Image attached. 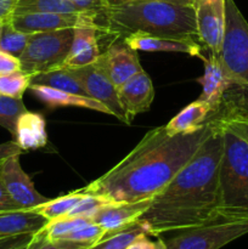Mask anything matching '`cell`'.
Instances as JSON below:
<instances>
[{"instance_id":"obj_5","label":"cell","mask_w":248,"mask_h":249,"mask_svg":"<svg viewBox=\"0 0 248 249\" xmlns=\"http://www.w3.org/2000/svg\"><path fill=\"white\" fill-rule=\"evenodd\" d=\"M72 41L73 28L31 34L18 57L21 71L34 75L61 68L70 55Z\"/></svg>"},{"instance_id":"obj_1","label":"cell","mask_w":248,"mask_h":249,"mask_svg":"<svg viewBox=\"0 0 248 249\" xmlns=\"http://www.w3.org/2000/svg\"><path fill=\"white\" fill-rule=\"evenodd\" d=\"M213 128L207 121L203 128L190 134L170 135L165 126L152 129L121 162L85 189L112 202L151 199L196 155Z\"/></svg>"},{"instance_id":"obj_18","label":"cell","mask_w":248,"mask_h":249,"mask_svg":"<svg viewBox=\"0 0 248 249\" xmlns=\"http://www.w3.org/2000/svg\"><path fill=\"white\" fill-rule=\"evenodd\" d=\"M150 204L151 199L139 202H114L100 209L91 216V221L104 228L106 232H113L136 223Z\"/></svg>"},{"instance_id":"obj_27","label":"cell","mask_w":248,"mask_h":249,"mask_svg":"<svg viewBox=\"0 0 248 249\" xmlns=\"http://www.w3.org/2000/svg\"><path fill=\"white\" fill-rule=\"evenodd\" d=\"M89 223H91V219L84 216H62L55 220H50L40 231L49 240H61L68 233L88 225Z\"/></svg>"},{"instance_id":"obj_15","label":"cell","mask_w":248,"mask_h":249,"mask_svg":"<svg viewBox=\"0 0 248 249\" xmlns=\"http://www.w3.org/2000/svg\"><path fill=\"white\" fill-rule=\"evenodd\" d=\"M202 61L204 62V73L197 79L202 85L199 99L211 105L214 113L221 104L225 92L232 87H236V84L224 67L219 55L209 53L208 57L203 56Z\"/></svg>"},{"instance_id":"obj_19","label":"cell","mask_w":248,"mask_h":249,"mask_svg":"<svg viewBox=\"0 0 248 249\" xmlns=\"http://www.w3.org/2000/svg\"><path fill=\"white\" fill-rule=\"evenodd\" d=\"M12 138L23 152L45 147L48 145V131L43 114L26 109L17 119Z\"/></svg>"},{"instance_id":"obj_3","label":"cell","mask_w":248,"mask_h":249,"mask_svg":"<svg viewBox=\"0 0 248 249\" xmlns=\"http://www.w3.org/2000/svg\"><path fill=\"white\" fill-rule=\"evenodd\" d=\"M100 33L113 39L133 33L158 36L197 39L196 19L192 5L155 0H136L109 4L97 15Z\"/></svg>"},{"instance_id":"obj_13","label":"cell","mask_w":248,"mask_h":249,"mask_svg":"<svg viewBox=\"0 0 248 249\" xmlns=\"http://www.w3.org/2000/svg\"><path fill=\"white\" fill-rule=\"evenodd\" d=\"M209 118L230 128L248 142V88L236 85L229 89Z\"/></svg>"},{"instance_id":"obj_32","label":"cell","mask_w":248,"mask_h":249,"mask_svg":"<svg viewBox=\"0 0 248 249\" xmlns=\"http://www.w3.org/2000/svg\"><path fill=\"white\" fill-rule=\"evenodd\" d=\"M91 246L67 240H49L41 231L34 233L24 249H89Z\"/></svg>"},{"instance_id":"obj_30","label":"cell","mask_w":248,"mask_h":249,"mask_svg":"<svg viewBox=\"0 0 248 249\" xmlns=\"http://www.w3.org/2000/svg\"><path fill=\"white\" fill-rule=\"evenodd\" d=\"M26 109L22 99H12L0 95V126L14 136L17 119Z\"/></svg>"},{"instance_id":"obj_12","label":"cell","mask_w":248,"mask_h":249,"mask_svg":"<svg viewBox=\"0 0 248 249\" xmlns=\"http://www.w3.org/2000/svg\"><path fill=\"white\" fill-rule=\"evenodd\" d=\"M97 66L106 73L116 88L128 82L131 77L143 71L138 51L125 43L111 44L96 61Z\"/></svg>"},{"instance_id":"obj_41","label":"cell","mask_w":248,"mask_h":249,"mask_svg":"<svg viewBox=\"0 0 248 249\" xmlns=\"http://www.w3.org/2000/svg\"><path fill=\"white\" fill-rule=\"evenodd\" d=\"M125 1H136V0H108L109 4H119V2ZM155 1H167L173 2V4H180V5H194L195 0H155Z\"/></svg>"},{"instance_id":"obj_28","label":"cell","mask_w":248,"mask_h":249,"mask_svg":"<svg viewBox=\"0 0 248 249\" xmlns=\"http://www.w3.org/2000/svg\"><path fill=\"white\" fill-rule=\"evenodd\" d=\"M31 87V75L23 71L0 75V95L12 99H22L27 89Z\"/></svg>"},{"instance_id":"obj_9","label":"cell","mask_w":248,"mask_h":249,"mask_svg":"<svg viewBox=\"0 0 248 249\" xmlns=\"http://www.w3.org/2000/svg\"><path fill=\"white\" fill-rule=\"evenodd\" d=\"M96 12H83L79 22L73 27L71 53L61 68H78L92 65L101 55L97 36L101 27L97 23Z\"/></svg>"},{"instance_id":"obj_2","label":"cell","mask_w":248,"mask_h":249,"mask_svg":"<svg viewBox=\"0 0 248 249\" xmlns=\"http://www.w3.org/2000/svg\"><path fill=\"white\" fill-rule=\"evenodd\" d=\"M213 131L196 155L155 197L139 218L150 236L203 225L219 218V168L224 150L223 130Z\"/></svg>"},{"instance_id":"obj_39","label":"cell","mask_w":248,"mask_h":249,"mask_svg":"<svg viewBox=\"0 0 248 249\" xmlns=\"http://www.w3.org/2000/svg\"><path fill=\"white\" fill-rule=\"evenodd\" d=\"M18 0H0V23L9 21L14 15Z\"/></svg>"},{"instance_id":"obj_11","label":"cell","mask_w":248,"mask_h":249,"mask_svg":"<svg viewBox=\"0 0 248 249\" xmlns=\"http://www.w3.org/2000/svg\"><path fill=\"white\" fill-rule=\"evenodd\" d=\"M70 71L84 88L88 96L101 102L111 111L112 116L125 123V116L119 104L116 85L97 66L96 62L84 67L72 68Z\"/></svg>"},{"instance_id":"obj_4","label":"cell","mask_w":248,"mask_h":249,"mask_svg":"<svg viewBox=\"0 0 248 249\" xmlns=\"http://www.w3.org/2000/svg\"><path fill=\"white\" fill-rule=\"evenodd\" d=\"M215 123L223 130L224 139L218 214L224 219L248 221V142L228 126Z\"/></svg>"},{"instance_id":"obj_23","label":"cell","mask_w":248,"mask_h":249,"mask_svg":"<svg viewBox=\"0 0 248 249\" xmlns=\"http://www.w3.org/2000/svg\"><path fill=\"white\" fill-rule=\"evenodd\" d=\"M31 84L46 85V87L61 90V91L88 96L87 91L82 87V84L78 82L77 78L67 68H57V70L49 71V72L31 75Z\"/></svg>"},{"instance_id":"obj_31","label":"cell","mask_w":248,"mask_h":249,"mask_svg":"<svg viewBox=\"0 0 248 249\" xmlns=\"http://www.w3.org/2000/svg\"><path fill=\"white\" fill-rule=\"evenodd\" d=\"M111 203H114V202L109 201L106 197L94 195L88 191V194L78 202L77 206L70 212L67 216H84V218L91 219V216L95 215L100 209Z\"/></svg>"},{"instance_id":"obj_10","label":"cell","mask_w":248,"mask_h":249,"mask_svg":"<svg viewBox=\"0 0 248 249\" xmlns=\"http://www.w3.org/2000/svg\"><path fill=\"white\" fill-rule=\"evenodd\" d=\"M197 39L212 53L219 55L225 33V0H195Z\"/></svg>"},{"instance_id":"obj_21","label":"cell","mask_w":248,"mask_h":249,"mask_svg":"<svg viewBox=\"0 0 248 249\" xmlns=\"http://www.w3.org/2000/svg\"><path fill=\"white\" fill-rule=\"evenodd\" d=\"M49 223L35 211L0 212V237L39 232Z\"/></svg>"},{"instance_id":"obj_20","label":"cell","mask_w":248,"mask_h":249,"mask_svg":"<svg viewBox=\"0 0 248 249\" xmlns=\"http://www.w3.org/2000/svg\"><path fill=\"white\" fill-rule=\"evenodd\" d=\"M29 89L32 90L36 99L46 105L49 108H58V107H79V108L91 109V111L101 112L105 114H111V111L105 105L89 96L72 94V92L61 91L53 89L46 85L31 84Z\"/></svg>"},{"instance_id":"obj_40","label":"cell","mask_w":248,"mask_h":249,"mask_svg":"<svg viewBox=\"0 0 248 249\" xmlns=\"http://www.w3.org/2000/svg\"><path fill=\"white\" fill-rule=\"evenodd\" d=\"M22 153H23V150L14 140L0 143V160H5V158L15 155H22Z\"/></svg>"},{"instance_id":"obj_6","label":"cell","mask_w":248,"mask_h":249,"mask_svg":"<svg viewBox=\"0 0 248 249\" xmlns=\"http://www.w3.org/2000/svg\"><path fill=\"white\" fill-rule=\"evenodd\" d=\"M219 57L235 84L248 88V22L233 0H225V33Z\"/></svg>"},{"instance_id":"obj_25","label":"cell","mask_w":248,"mask_h":249,"mask_svg":"<svg viewBox=\"0 0 248 249\" xmlns=\"http://www.w3.org/2000/svg\"><path fill=\"white\" fill-rule=\"evenodd\" d=\"M143 233L148 235L143 224L138 220L121 230L106 232L99 242L95 243L89 249H125L138 236Z\"/></svg>"},{"instance_id":"obj_37","label":"cell","mask_w":248,"mask_h":249,"mask_svg":"<svg viewBox=\"0 0 248 249\" xmlns=\"http://www.w3.org/2000/svg\"><path fill=\"white\" fill-rule=\"evenodd\" d=\"M82 12H96L100 14L108 5V0H68Z\"/></svg>"},{"instance_id":"obj_36","label":"cell","mask_w":248,"mask_h":249,"mask_svg":"<svg viewBox=\"0 0 248 249\" xmlns=\"http://www.w3.org/2000/svg\"><path fill=\"white\" fill-rule=\"evenodd\" d=\"M21 70L19 58L9 53L0 50V75L9 74Z\"/></svg>"},{"instance_id":"obj_22","label":"cell","mask_w":248,"mask_h":249,"mask_svg":"<svg viewBox=\"0 0 248 249\" xmlns=\"http://www.w3.org/2000/svg\"><path fill=\"white\" fill-rule=\"evenodd\" d=\"M212 113L213 108L211 105L198 99L187 105L177 116L173 117L169 123L165 125V130L170 135L194 133L206 125V122L208 121Z\"/></svg>"},{"instance_id":"obj_16","label":"cell","mask_w":248,"mask_h":249,"mask_svg":"<svg viewBox=\"0 0 248 249\" xmlns=\"http://www.w3.org/2000/svg\"><path fill=\"white\" fill-rule=\"evenodd\" d=\"M126 45L139 51H163V53H184L202 60V44L198 39H179L172 36H158L145 33H133L123 38Z\"/></svg>"},{"instance_id":"obj_26","label":"cell","mask_w":248,"mask_h":249,"mask_svg":"<svg viewBox=\"0 0 248 249\" xmlns=\"http://www.w3.org/2000/svg\"><path fill=\"white\" fill-rule=\"evenodd\" d=\"M28 12H57V14H74L82 12L68 0H18L15 14ZM85 12V11H84Z\"/></svg>"},{"instance_id":"obj_17","label":"cell","mask_w":248,"mask_h":249,"mask_svg":"<svg viewBox=\"0 0 248 249\" xmlns=\"http://www.w3.org/2000/svg\"><path fill=\"white\" fill-rule=\"evenodd\" d=\"M83 12L57 14V12H28L12 15V27L27 34L73 28L79 22Z\"/></svg>"},{"instance_id":"obj_8","label":"cell","mask_w":248,"mask_h":249,"mask_svg":"<svg viewBox=\"0 0 248 249\" xmlns=\"http://www.w3.org/2000/svg\"><path fill=\"white\" fill-rule=\"evenodd\" d=\"M19 156L15 155L1 160L0 178L10 198L22 211H33L50 198L36 191L29 175L22 169Z\"/></svg>"},{"instance_id":"obj_7","label":"cell","mask_w":248,"mask_h":249,"mask_svg":"<svg viewBox=\"0 0 248 249\" xmlns=\"http://www.w3.org/2000/svg\"><path fill=\"white\" fill-rule=\"evenodd\" d=\"M247 233V220H230L219 216L203 225L179 230L164 241L168 249H220Z\"/></svg>"},{"instance_id":"obj_29","label":"cell","mask_w":248,"mask_h":249,"mask_svg":"<svg viewBox=\"0 0 248 249\" xmlns=\"http://www.w3.org/2000/svg\"><path fill=\"white\" fill-rule=\"evenodd\" d=\"M31 34L23 33L12 27L11 22L6 21L2 24L1 36H0V50L19 57L26 49Z\"/></svg>"},{"instance_id":"obj_34","label":"cell","mask_w":248,"mask_h":249,"mask_svg":"<svg viewBox=\"0 0 248 249\" xmlns=\"http://www.w3.org/2000/svg\"><path fill=\"white\" fill-rule=\"evenodd\" d=\"M125 249H168L165 241L162 238H158L157 241H152L148 238V235L138 236L130 245Z\"/></svg>"},{"instance_id":"obj_38","label":"cell","mask_w":248,"mask_h":249,"mask_svg":"<svg viewBox=\"0 0 248 249\" xmlns=\"http://www.w3.org/2000/svg\"><path fill=\"white\" fill-rule=\"evenodd\" d=\"M1 163V160H0ZM10 211H22L11 198H10L9 194L5 190L4 184L0 178V212H10Z\"/></svg>"},{"instance_id":"obj_24","label":"cell","mask_w":248,"mask_h":249,"mask_svg":"<svg viewBox=\"0 0 248 249\" xmlns=\"http://www.w3.org/2000/svg\"><path fill=\"white\" fill-rule=\"evenodd\" d=\"M88 194L87 189L75 190V191L70 192L67 195L57 197L55 199H49L48 202L43 203L41 206L36 207L33 211L38 212L39 214L44 216V218L50 220H55V219L62 218V216H67L70 212L78 204V202Z\"/></svg>"},{"instance_id":"obj_42","label":"cell","mask_w":248,"mask_h":249,"mask_svg":"<svg viewBox=\"0 0 248 249\" xmlns=\"http://www.w3.org/2000/svg\"><path fill=\"white\" fill-rule=\"evenodd\" d=\"M2 24H4V22H1V23H0V36H1V32H2Z\"/></svg>"},{"instance_id":"obj_33","label":"cell","mask_w":248,"mask_h":249,"mask_svg":"<svg viewBox=\"0 0 248 249\" xmlns=\"http://www.w3.org/2000/svg\"><path fill=\"white\" fill-rule=\"evenodd\" d=\"M105 233H106V230L104 228H101L100 225H97V224L91 221L88 225L82 226V228L77 229L73 232L68 233L67 236H65L61 240H67L72 241V242L85 243V245L94 246L95 243H97L104 237Z\"/></svg>"},{"instance_id":"obj_35","label":"cell","mask_w":248,"mask_h":249,"mask_svg":"<svg viewBox=\"0 0 248 249\" xmlns=\"http://www.w3.org/2000/svg\"><path fill=\"white\" fill-rule=\"evenodd\" d=\"M32 237H33L32 233L0 237V249H24L31 242Z\"/></svg>"},{"instance_id":"obj_14","label":"cell","mask_w":248,"mask_h":249,"mask_svg":"<svg viewBox=\"0 0 248 249\" xmlns=\"http://www.w3.org/2000/svg\"><path fill=\"white\" fill-rule=\"evenodd\" d=\"M117 91L119 104L125 116V124H130L138 114L147 112L155 99L152 80L145 71L139 72L117 88Z\"/></svg>"}]
</instances>
